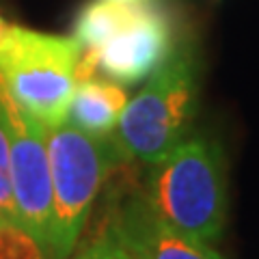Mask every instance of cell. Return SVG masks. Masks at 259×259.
I'll list each match as a JSON object with an SVG mask.
<instances>
[{"label":"cell","mask_w":259,"mask_h":259,"mask_svg":"<svg viewBox=\"0 0 259 259\" xmlns=\"http://www.w3.org/2000/svg\"><path fill=\"white\" fill-rule=\"evenodd\" d=\"M82 48L74 37L9 24L0 37V84L44 127L67 121Z\"/></svg>","instance_id":"obj_3"},{"label":"cell","mask_w":259,"mask_h":259,"mask_svg":"<svg viewBox=\"0 0 259 259\" xmlns=\"http://www.w3.org/2000/svg\"><path fill=\"white\" fill-rule=\"evenodd\" d=\"M115 3H143V0H115Z\"/></svg>","instance_id":"obj_15"},{"label":"cell","mask_w":259,"mask_h":259,"mask_svg":"<svg viewBox=\"0 0 259 259\" xmlns=\"http://www.w3.org/2000/svg\"><path fill=\"white\" fill-rule=\"evenodd\" d=\"M63 259H104L102 255V244H100V240H93V242H89V244H84L82 248H78V250H71V253L67 257H63Z\"/></svg>","instance_id":"obj_13"},{"label":"cell","mask_w":259,"mask_h":259,"mask_svg":"<svg viewBox=\"0 0 259 259\" xmlns=\"http://www.w3.org/2000/svg\"><path fill=\"white\" fill-rule=\"evenodd\" d=\"M127 100V91L115 80H82L71 95L67 121L87 134L108 136L115 132Z\"/></svg>","instance_id":"obj_8"},{"label":"cell","mask_w":259,"mask_h":259,"mask_svg":"<svg viewBox=\"0 0 259 259\" xmlns=\"http://www.w3.org/2000/svg\"><path fill=\"white\" fill-rule=\"evenodd\" d=\"M0 259H50V253L15 221H0Z\"/></svg>","instance_id":"obj_10"},{"label":"cell","mask_w":259,"mask_h":259,"mask_svg":"<svg viewBox=\"0 0 259 259\" xmlns=\"http://www.w3.org/2000/svg\"><path fill=\"white\" fill-rule=\"evenodd\" d=\"M0 117L9 141L11 186L18 223L41 242L52 259V182L44 125L26 115L3 84Z\"/></svg>","instance_id":"obj_5"},{"label":"cell","mask_w":259,"mask_h":259,"mask_svg":"<svg viewBox=\"0 0 259 259\" xmlns=\"http://www.w3.org/2000/svg\"><path fill=\"white\" fill-rule=\"evenodd\" d=\"M201 95V65L190 44L175 46L171 56L127 100L115 127L123 158L153 164L192 134Z\"/></svg>","instance_id":"obj_2"},{"label":"cell","mask_w":259,"mask_h":259,"mask_svg":"<svg viewBox=\"0 0 259 259\" xmlns=\"http://www.w3.org/2000/svg\"><path fill=\"white\" fill-rule=\"evenodd\" d=\"M173 22L160 7L149 0L125 28L112 35L100 48H82L76 65V82L97 74L119 84L147 80L175 50Z\"/></svg>","instance_id":"obj_6"},{"label":"cell","mask_w":259,"mask_h":259,"mask_svg":"<svg viewBox=\"0 0 259 259\" xmlns=\"http://www.w3.org/2000/svg\"><path fill=\"white\" fill-rule=\"evenodd\" d=\"M147 3L149 0H143V3H115V0L89 3L76 18L74 39L80 44V48H100L121 28H125L132 20L139 18V13Z\"/></svg>","instance_id":"obj_9"},{"label":"cell","mask_w":259,"mask_h":259,"mask_svg":"<svg viewBox=\"0 0 259 259\" xmlns=\"http://www.w3.org/2000/svg\"><path fill=\"white\" fill-rule=\"evenodd\" d=\"M112 221L143 259H223L212 244L173 229L153 214L141 192H130Z\"/></svg>","instance_id":"obj_7"},{"label":"cell","mask_w":259,"mask_h":259,"mask_svg":"<svg viewBox=\"0 0 259 259\" xmlns=\"http://www.w3.org/2000/svg\"><path fill=\"white\" fill-rule=\"evenodd\" d=\"M0 221L18 223V212H15V201H13V186H11L9 141H7L3 117H0Z\"/></svg>","instance_id":"obj_11"},{"label":"cell","mask_w":259,"mask_h":259,"mask_svg":"<svg viewBox=\"0 0 259 259\" xmlns=\"http://www.w3.org/2000/svg\"><path fill=\"white\" fill-rule=\"evenodd\" d=\"M44 132L52 182V259H63L78 246L110 168L125 158L115 136L87 134L69 121Z\"/></svg>","instance_id":"obj_4"},{"label":"cell","mask_w":259,"mask_h":259,"mask_svg":"<svg viewBox=\"0 0 259 259\" xmlns=\"http://www.w3.org/2000/svg\"><path fill=\"white\" fill-rule=\"evenodd\" d=\"M7 26H9V22H5L3 18H0V37H3V32L7 30Z\"/></svg>","instance_id":"obj_14"},{"label":"cell","mask_w":259,"mask_h":259,"mask_svg":"<svg viewBox=\"0 0 259 259\" xmlns=\"http://www.w3.org/2000/svg\"><path fill=\"white\" fill-rule=\"evenodd\" d=\"M143 199L173 229L207 244L223 236L227 221V171L221 143L190 134L162 160L149 164Z\"/></svg>","instance_id":"obj_1"},{"label":"cell","mask_w":259,"mask_h":259,"mask_svg":"<svg viewBox=\"0 0 259 259\" xmlns=\"http://www.w3.org/2000/svg\"><path fill=\"white\" fill-rule=\"evenodd\" d=\"M97 240H100V244H102L104 259H143L139 255V250L132 246V242L121 233V229L115 225L112 218L108 221V225L97 233Z\"/></svg>","instance_id":"obj_12"}]
</instances>
